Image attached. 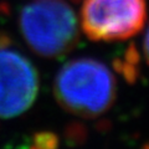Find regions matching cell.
Masks as SVG:
<instances>
[{"mask_svg":"<svg viewBox=\"0 0 149 149\" xmlns=\"http://www.w3.org/2000/svg\"><path fill=\"white\" fill-rule=\"evenodd\" d=\"M20 32L32 52L56 58L78 42L80 29L73 9L62 0H35L21 9Z\"/></svg>","mask_w":149,"mask_h":149,"instance_id":"7a4b0ae2","label":"cell"},{"mask_svg":"<svg viewBox=\"0 0 149 149\" xmlns=\"http://www.w3.org/2000/svg\"><path fill=\"white\" fill-rule=\"evenodd\" d=\"M37 93L39 73L35 66L0 34V118L22 114L32 106Z\"/></svg>","mask_w":149,"mask_h":149,"instance_id":"277c9868","label":"cell"},{"mask_svg":"<svg viewBox=\"0 0 149 149\" xmlns=\"http://www.w3.org/2000/svg\"><path fill=\"white\" fill-rule=\"evenodd\" d=\"M143 50H144V56H146L147 62L149 63V27L147 30V34L144 36V41H143Z\"/></svg>","mask_w":149,"mask_h":149,"instance_id":"8992f818","label":"cell"},{"mask_svg":"<svg viewBox=\"0 0 149 149\" xmlns=\"http://www.w3.org/2000/svg\"><path fill=\"white\" fill-rule=\"evenodd\" d=\"M35 147L37 148H52L57 146V138L52 133H39L34 138Z\"/></svg>","mask_w":149,"mask_h":149,"instance_id":"5b68a950","label":"cell"},{"mask_svg":"<svg viewBox=\"0 0 149 149\" xmlns=\"http://www.w3.org/2000/svg\"><path fill=\"white\" fill-rule=\"evenodd\" d=\"M54 95L68 113L96 118L114 103L117 83L104 63L93 58H76L62 66L56 74Z\"/></svg>","mask_w":149,"mask_h":149,"instance_id":"6da1fadb","label":"cell"},{"mask_svg":"<svg viewBox=\"0 0 149 149\" xmlns=\"http://www.w3.org/2000/svg\"><path fill=\"white\" fill-rule=\"evenodd\" d=\"M80 16L82 31L90 40H127L146 25L147 0H85Z\"/></svg>","mask_w":149,"mask_h":149,"instance_id":"3957f363","label":"cell"}]
</instances>
